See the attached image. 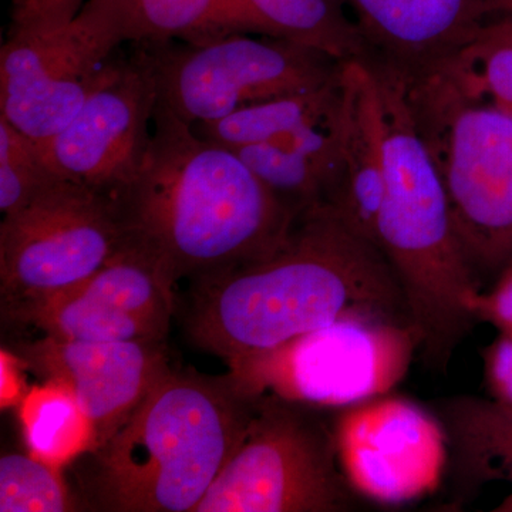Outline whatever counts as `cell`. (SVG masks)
I'll return each instance as SVG.
<instances>
[{
    "instance_id": "1",
    "label": "cell",
    "mask_w": 512,
    "mask_h": 512,
    "mask_svg": "<svg viewBox=\"0 0 512 512\" xmlns=\"http://www.w3.org/2000/svg\"><path fill=\"white\" fill-rule=\"evenodd\" d=\"M359 315L413 323L379 247L318 204L272 254L192 281L185 328L198 349L231 367Z\"/></svg>"
},
{
    "instance_id": "2",
    "label": "cell",
    "mask_w": 512,
    "mask_h": 512,
    "mask_svg": "<svg viewBox=\"0 0 512 512\" xmlns=\"http://www.w3.org/2000/svg\"><path fill=\"white\" fill-rule=\"evenodd\" d=\"M111 198L127 234L153 249L175 282L265 258L298 217L232 148L198 136L160 100L146 157Z\"/></svg>"
},
{
    "instance_id": "3",
    "label": "cell",
    "mask_w": 512,
    "mask_h": 512,
    "mask_svg": "<svg viewBox=\"0 0 512 512\" xmlns=\"http://www.w3.org/2000/svg\"><path fill=\"white\" fill-rule=\"evenodd\" d=\"M382 92L384 197L375 242L389 262L421 335L426 365L447 373L476 319L483 291L458 241L443 181L406 97L404 77L373 60Z\"/></svg>"
},
{
    "instance_id": "4",
    "label": "cell",
    "mask_w": 512,
    "mask_h": 512,
    "mask_svg": "<svg viewBox=\"0 0 512 512\" xmlns=\"http://www.w3.org/2000/svg\"><path fill=\"white\" fill-rule=\"evenodd\" d=\"M256 397L228 375L170 369L99 450L94 507L116 512H194L244 439Z\"/></svg>"
},
{
    "instance_id": "5",
    "label": "cell",
    "mask_w": 512,
    "mask_h": 512,
    "mask_svg": "<svg viewBox=\"0 0 512 512\" xmlns=\"http://www.w3.org/2000/svg\"><path fill=\"white\" fill-rule=\"evenodd\" d=\"M403 77L458 241L484 291L512 262V117L471 93L447 64Z\"/></svg>"
},
{
    "instance_id": "6",
    "label": "cell",
    "mask_w": 512,
    "mask_h": 512,
    "mask_svg": "<svg viewBox=\"0 0 512 512\" xmlns=\"http://www.w3.org/2000/svg\"><path fill=\"white\" fill-rule=\"evenodd\" d=\"M318 407L256 397L254 416L194 512H348L360 495L340 466Z\"/></svg>"
},
{
    "instance_id": "7",
    "label": "cell",
    "mask_w": 512,
    "mask_h": 512,
    "mask_svg": "<svg viewBox=\"0 0 512 512\" xmlns=\"http://www.w3.org/2000/svg\"><path fill=\"white\" fill-rule=\"evenodd\" d=\"M421 349L412 322L349 316L229 367L248 397L275 394L318 409H343L392 393Z\"/></svg>"
},
{
    "instance_id": "8",
    "label": "cell",
    "mask_w": 512,
    "mask_h": 512,
    "mask_svg": "<svg viewBox=\"0 0 512 512\" xmlns=\"http://www.w3.org/2000/svg\"><path fill=\"white\" fill-rule=\"evenodd\" d=\"M231 33L200 43L141 45L156 73L158 100L190 126L318 89L338 79L342 63L281 37Z\"/></svg>"
},
{
    "instance_id": "9",
    "label": "cell",
    "mask_w": 512,
    "mask_h": 512,
    "mask_svg": "<svg viewBox=\"0 0 512 512\" xmlns=\"http://www.w3.org/2000/svg\"><path fill=\"white\" fill-rule=\"evenodd\" d=\"M109 195L56 178L0 224L2 312L82 284L127 241Z\"/></svg>"
},
{
    "instance_id": "10",
    "label": "cell",
    "mask_w": 512,
    "mask_h": 512,
    "mask_svg": "<svg viewBox=\"0 0 512 512\" xmlns=\"http://www.w3.org/2000/svg\"><path fill=\"white\" fill-rule=\"evenodd\" d=\"M157 104L156 73L141 46L111 59L79 113L37 147L57 177L114 197L146 157Z\"/></svg>"
},
{
    "instance_id": "11",
    "label": "cell",
    "mask_w": 512,
    "mask_h": 512,
    "mask_svg": "<svg viewBox=\"0 0 512 512\" xmlns=\"http://www.w3.org/2000/svg\"><path fill=\"white\" fill-rule=\"evenodd\" d=\"M174 285L160 256L128 235L82 284L5 316L62 339L163 342L174 313Z\"/></svg>"
},
{
    "instance_id": "12",
    "label": "cell",
    "mask_w": 512,
    "mask_h": 512,
    "mask_svg": "<svg viewBox=\"0 0 512 512\" xmlns=\"http://www.w3.org/2000/svg\"><path fill=\"white\" fill-rule=\"evenodd\" d=\"M333 431L340 466L360 497L403 504L439 488L446 433L420 404L390 393L373 397L339 409Z\"/></svg>"
},
{
    "instance_id": "13",
    "label": "cell",
    "mask_w": 512,
    "mask_h": 512,
    "mask_svg": "<svg viewBox=\"0 0 512 512\" xmlns=\"http://www.w3.org/2000/svg\"><path fill=\"white\" fill-rule=\"evenodd\" d=\"M114 50L76 19L49 30L10 29L0 50V116L45 141L96 89Z\"/></svg>"
},
{
    "instance_id": "14",
    "label": "cell",
    "mask_w": 512,
    "mask_h": 512,
    "mask_svg": "<svg viewBox=\"0 0 512 512\" xmlns=\"http://www.w3.org/2000/svg\"><path fill=\"white\" fill-rule=\"evenodd\" d=\"M19 352L43 380L72 390L92 423L94 451L120 430L170 372L165 340L90 342L45 335L23 343Z\"/></svg>"
},
{
    "instance_id": "15",
    "label": "cell",
    "mask_w": 512,
    "mask_h": 512,
    "mask_svg": "<svg viewBox=\"0 0 512 512\" xmlns=\"http://www.w3.org/2000/svg\"><path fill=\"white\" fill-rule=\"evenodd\" d=\"M369 57L403 76L437 69L487 25L483 0H340Z\"/></svg>"
},
{
    "instance_id": "16",
    "label": "cell",
    "mask_w": 512,
    "mask_h": 512,
    "mask_svg": "<svg viewBox=\"0 0 512 512\" xmlns=\"http://www.w3.org/2000/svg\"><path fill=\"white\" fill-rule=\"evenodd\" d=\"M338 174L326 204L375 242L384 197V119L379 73L370 57L342 63Z\"/></svg>"
},
{
    "instance_id": "17",
    "label": "cell",
    "mask_w": 512,
    "mask_h": 512,
    "mask_svg": "<svg viewBox=\"0 0 512 512\" xmlns=\"http://www.w3.org/2000/svg\"><path fill=\"white\" fill-rule=\"evenodd\" d=\"M74 19L111 50L249 33L238 0H86Z\"/></svg>"
},
{
    "instance_id": "18",
    "label": "cell",
    "mask_w": 512,
    "mask_h": 512,
    "mask_svg": "<svg viewBox=\"0 0 512 512\" xmlns=\"http://www.w3.org/2000/svg\"><path fill=\"white\" fill-rule=\"evenodd\" d=\"M446 433L447 468L458 501L493 481L512 478V407L494 399L448 397L436 404Z\"/></svg>"
},
{
    "instance_id": "19",
    "label": "cell",
    "mask_w": 512,
    "mask_h": 512,
    "mask_svg": "<svg viewBox=\"0 0 512 512\" xmlns=\"http://www.w3.org/2000/svg\"><path fill=\"white\" fill-rule=\"evenodd\" d=\"M238 5L249 33L291 40L339 62L369 57L340 0H238Z\"/></svg>"
},
{
    "instance_id": "20",
    "label": "cell",
    "mask_w": 512,
    "mask_h": 512,
    "mask_svg": "<svg viewBox=\"0 0 512 512\" xmlns=\"http://www.w3.org/2000/svg\"><path fill=\"white\" fill-rule=\"evenodd\" d=\"M342 70L338 79L318 89L251 104L224 119L191 126L198 136L237 148L271 143L308 124L328 119L340 104Z\"/></svg>"
},
{
    "instance_id": "21",
    "label": "cell",
    "mask_w": 512,
    "mask_h": 512,
    "mask_svg": "<svg viewBox=\"0 0 512 512\" xmlns=\"http://www.w3.org/2000/svg\"><path fill=\"white\" fill-rule=\"evenodd\" d=\"M19 419L29 453L63 468L83 454H92L94 431L69 387L45 380L23 396Z\"/></svg>"
},
{
    "instance_id": "22",
    "label": "cell",
    "mask_w": 512,
    "mask_h": 512,
    "mask_svg": "<svg viewBox=\"0 0 512 512\" xmlns=\"http://www.w3.org/2000/svg\"><path fill=\"white\" fill-rule=\"evenodd\" d=\"M232 150L293 214L299 215L328 201L335 175L315 158L276 143L251 144Z\"/></svg>"
},
{
    "instance_id": "23",
    "label": "cell",
    "mask_w": 512,
    "mask_h": 512,
    "mask_svg": "<svg viewBox=\"0 0 512 512\" xmlns=\"http://www.w3.org/2000/svg\"><path fill=\"white\" fill-rule=\"evenodd\" d=\"M77 510L64 483L62 468L32 453L0 458V512H66Z\"/></svg>"
},
{
    "instance_id": "24",
    "label": "cell",
    "mask_w": 512,
    "mask_h": 512,
    "mask_svg": "<svg viewBox=\"0 0 512 512\" xmlns=\"http://www.w3.org/2000/svg\"><path fill=\"white\" fill-rule=\"evenodd\" d=\"M57 175L47 167L36 140L0 116V211L22 210L35 200Z\"/></svg>"
},
{
    "instance_id": "25",
    "label": "cell",
    "mask_w": 512,
    "mask_h": 512,
    "mask_svg": "<svg viewBox=\"0 0 512 512\" xmlns=\"http://www.w3.org/2000/svg\"><path fill=\"white\" fill-rule=\"evenodd\" d=\"M483 30V29H481ZM447 66L471 93L512 117V45L480 32Z\"/></svg>"
},
{
    "instance_id": "26",
    "label": "cell",
    "mask_w": 512,
    "mask_h": 512,
    "mask_svg": "<svg viewBox=\"0 0 512 512\" xmlns=\"http://www.w3.org/2000/svg\"><path fill=\"white\" fill-rule=\"evenodd\" d=\"M468 309L477 323H488L512 338V262L488 291L471 296Z\"/></svg>"
},
{
    "instance_id": "27",
    "label": "cell",
    "mask_w": 512,
    "mask_h": 512,
    "mask_svg": "<svg viewBox=\"0 0 512 512\" xmlns=\"http://www.w3.org/2000/svg\"><path fill=\"white\" fill-rule=\"evenodd\" d=\"M86 0H15L12 28L49 30L66 25L79 13Z\"/></svg>"
},
{
    "instance_id": "28",
    "label": "cell",
    "mask_w": 512,
    "mask_h": 512,
    "mask_svg": "<svg viewBox=\"0 0 512 512\" xmlns=\"http://www.w3.org/2000/svg\"><path fill=\"white\" fill-rule=\"evenodd\" d=\"M484 384L491 399L512 407V338L498 333L483 352Z\"/></svg>"
},
{
    "instance_id": "29",
    "label": "cell",
    "mask_w": 512,
    "mask_h": 512,
    "mask_svg": "<svg viewBox=\"0 0 512 512\" xmlns=\"http://www.w3.org/2000/svg\"><path fill=\"white\" fill-rule=\"evenodd\" d=\"M481 32L484 35L493 37V39L511 43L512 45V13L511 15L503 16V18L491 20V22L484 26Z\"/></svg>"
},
{
    "instance_id": "30",
    "label": "cell",
    "mask_w": 512,
    "mask_h": 512,
    "mask_svg": "<svg viewBox=\"0 0 512 512\" xmlns=\"http://www.w3.org/2000/svg\"><path fill=\"white\" fill-rule=\"evenodd\" d=\"M483 6L487 23L512 13V0H483Z\"/></svg>"
}]
</instances>
